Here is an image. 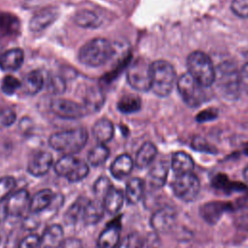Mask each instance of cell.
I'll list each match as a JSON object with an SVG mask.
<instances>
[{
	"instance_id": "6da1fadb",
	"label": "cell",
	"mask_w": 248,
	"mask_h": 248,
	"mask_svg": "<svg viewBox=\"0 0 248 248\" xmlns=\"http://www.w3.org/2000/svg\"><path fill=\"white\" fill-rule=\"evenodd\" d=\"M214 83H216L220 94L225 99L230 101L238 99L242 89L240 72L233 63L225 61L216 68Z\"/></svg>"
},
{
	"instance_id": "7a4b0ae2",
	"label": "cell",
	"mask_w": 248,
	"mask_h": 248,
	"mask_svg": "<svg viewBox=\"0 0 248 248\" xmlns=\"http://www.w3.org/2000/svg\"><path fill=\"white\" fill-rule=\"evenodd\" d=\"M87 140V131L79 127L52 134L48 139V143L56 151L65 155H74L85 146Z\"/></svg>"
},
{
	"instance_id": "3957f363",
	"label": "cell",
	"mask_w": 248,
	"mask_h": 248,
	"mask_svg": "<svg viewBox=\"0 0 248 248\" xmlns=\"http://www.w3.org/2000/svg\"><path fill=\"white\" fill-rule=\"evenodd\" d=\"M114 54L112 44L105 38H95L83 45L78 52L79 61L88 67H100Z\"/></svg>"
},
{
	"instance_id": "277c9868",
	"label": "cell",
	"mask_w": 248,
	"mask_h": 248,
	"mask_svg": "<svg viewBox=\"0 0 248 248\" xmlns=\"http://www.w3.org/2000/svg\"><path fill=\"white\" fill-rule=\"evenodd\" d=\"M188 74L200 84L208 88L215 81V72L211 59L202 51L196 50L190 53L186 60Z\"/></svg>"
},
{
	"instance_id": "5b68a950",
	"label": "cell",
	"mask_w": 248,
	"mask_h": 248,
	"mask_svg": "<svg viewBox=\"0 0 248 248\" xmlns=\"http://www.w3.org/2000/svg\"><path fill=\"white\" fill-rule=\"evenodd\" d=\"M176 75L170 63L157 60L151 63V90L159 97H167L172 90Z\"/></svg>"
},
{
	"instance_id": "8992f818",
	"label": "cell",
	"mask_w": 248,
	"mask_h": 248,
	"mask_svg": "<svg viewBox=\"0 0 248 248\" xmlns=\"http://www.w3.org/2000/svg\"><path fill=\"white\" fill-rule=\"evenodd\" d=\"M206 87L200 84L188 73L177 79V90L183 102L190 108H197L207 100Z\"/></svg>"
},
{
	"instance_id": "52a82bcc",
	"label": "cell",
	"mask_w": 248,
	"mask_h": 248,
	"mask_svg": "<svg viewBox=\"0 0 248 248\" xmlns=\"http://www.w3.org/2000/svg\"><path fill=\"white\" fill-rule=\"evenodd\" d=\"M127 81L138 91L151 90V64L143 58H138L128 68Z\"/></svg>"
},
{
	"instance_id": "ba28073f",
	"label": "cell",
	"mask_w": 248,
	"mask_h": 248,
	"mask_svg": "<svg viewBox=\"0 0 248 248\" xmlns=\"http://www.w3.org/2000/svg\"><path fill=\"white\" fill-rule=\"evenodd\" d=\"M171 189L179 200L190 202L197 199L201 190V183L193 172L184 173L174 178L171 183Z\"/></svg>"
},
{
	"instance_id": "9c48e42d",
	"label": "cell",
	"mask_w": 248,
	"mask_h": 248,
	"mask_svg": "<svg viewBox=\"0 0 248 248\" xmlns=\"http://www.w3.org/2000/svg\"><path fill=\"white\" fill-rule=\"evenodd\" d=\"M49 108L55 115L63 119H78L88 113L83 104L63 98L52 99Z\"/></svg>"
},
{
	"instance_id": "30bf717a",
	"label": "cell",
	"mask_w": 248,
	"mask_h": 248,
	"mask_svg": "<svg viewBox=\"0 0 248 248\" xmlns=\"http://www.w3.org/2000/svg\"><path fill=\"white\" fill-rule=\"evenodd\" d=\"M176 221V211L170 205H165L156 211L150 217V226L157 233L169 232Z\"/></svg>"
},
{
	"instance_id": "8fae6325",
	"label": "cell",
	"mask_w": 248,
	"mask_h": 248,
	"mask_svg": "<svg viewBox=\"0 0 248 248\" xmlns=\"http://www.w3.org/2000/svg\"><path fill=\"white\" fill-rule=\"evenodd\" d=\"M30 196L26 189H20L10 196L5 204L6 214L12 217H20L27 210L30 205Z\"/></svg>"
},
{
	"instance_id": "7c38bea8",
	"label": "cell",
	"mask_w": 248,
	"mask_h": 248,
	"mask_svg": "<svg viewBox=\"0 0 248 248\" xmlns=\"http://www.w3.org/2000/svg\"><path fill=\"white\" fill-rule=\"evenodd\" d=\"M229 210H232V205L229 202H208L200 206V215L207 224L215 225Z\"/></svg>"
},
{
	"instance_id": "4fadbf2b",
	"label": "cell",
	"mask_w": 248,
	"mask_h": 248,
	"mask_svg": "<svg viewBox=\"0 0 248 248\" xmlns=\"http://www.w3.org/2000/svg\"><path fill=\"white\" fill-rule=\"evenodd\" d=\"M52 155L46 151L36 152L27 164V171L36 177L43 176L48 172L52 166Z\"/></svg>"
},
{
	"instance_id": "5bb4252c",
	"label": "cell",
	"mask_w": 248,
	"mask_h": 248,
	"mask_svg": "<svg viewBox=\"0 0 248 248\" xmlns=\"http://www.w3.org/2000/svg\"><path fill=\"white\" fill-rule=\"evenodd\" d=\"M121 225L119 220L108 224L99 234L96 248H117L120 242Z\"/></svg>"
},
{
	"instance_id": "9a60e30c",
	"label": "cell",
	"mask_w": 248,
	"mask_h": 248,
	"mask_svg": "<svg viewBox=\"0 0 248 248\" xmlns=\"http://www.w3.org/2000/svg\"><path fill=\"white\" fill-rule=\"evenodd\" d=\"M58 17V10L55 7H47L35 14L29 21V29L32 32H40L51 25Z\"/></svg>"
},
{
	"instance_id": "2e32d148",
	"label": "cell",
	"mask_w": 248,
	"mask_h": 248,
	"mask_svg": "<svg viewBox=\"0 0 248 248\" xmlns=\"http://www.w3.org/2000/svg\"><path fill=\"white\" fill-rule=\"evenodd\" d=\"M64 239L63 228L58 224L50 225L40 237V248H60Z\"/></svg>"
},
{
	"instance_id": "e0dca14e",
	"label": "cell",
	"mask_w": 248,
	"mask_h": 248,
	"mask_svg": "<svg viewBox=\"0 0 248 248\" xmlns=\"http://www.w3.org/2000/svg\"><path fill=\"white\" fill-rule=\"evenodd\" d=\"M169 172L168 163L165 161H159L152 166L147 175L148 186L154 190L161 189L167 181Z\"/></svg>"
},
{
	"instance_id": "ac0fdd59",
	"label": "cell",
	"mask_w": 248,
	"mask_h": 248,
	"mask_svg": "<svg viewBox=\"0 0 248 248\" xmlns=\"http://www.w3.org/2000/svg\"><path fill=\"white\" fill-rule=\"evenodd\" d=\"M134 165L135 162L132 157L129 154L124 153L113 160L109 167V171L115 179H123L131 173Z\"/></svg>"
},
{
	"instance_id": "d6986e66",
	"label": "cell",
	"mask_w": 248,
	"mask_h": 248,
	"mask_svg": "<svg viewBox=\"0 0 248 248\" xmlns=\"http://www.w3.org/2000/svg\"><path fill=\"white\" fill-rule=\"evenodd\" d=\"M24 60V53L21 48L8 49L0 55V68L4 71H16L19 69Z\"/></svg>"
},
{
	"instance_id": "ffe728a7",
	"label": "cell",
	"mask_w": 248,
	"mask_h": 248,
	"mask_svg": "<svg viewBox=\"0 0 248 248\" xmlns=\"http://www.w3.org/2000/svg\"><path fill=\"white\" fill-rule=\"evenodd\" d=\"M105 211L104 203L99 199L87 201L81 218L86 225H95L103 218Z\"/></svg>"
},
{
	"instance_id": "44dd1931",
	"label": "cell",
	"mask_w": 248,
	"mask_h": 248,
	"mask_svg": "<svg viewBox=\"0 0 248 248\" xmlns=\"http://www.w3.org/2000/svg\"><path fill=\"white\" fill-rule=\"evenodd\" d=\"M55 194L50 189H42L38 191L30 200L29 212L40 213L48 208L54 199Z\"/></svg>"
},
{
	"instance_id": "7402d4cb",
	"label": "cell",
	"mask_w": 248,
	"mask_h": 248,
	"mask_svg": "<svg viewBox=\"0 0 248 248\" xmlns=\"http://www.w3.org/2000/svg\"><path fill=\"white\" fill-rule=\"evenodd\" d=\"M124 198L125 194L122 192V190L113 186L103 199L105 210L109 214L118 213L123 206Z\"/></svg>"
},
{
	"instance_id": "603a6c76",
	"label": "cell",
	"mask_w": 248,
	"mask_h": 248,
	"mask_svg": "<svg viewBox=\"0 0 248 248\" xmlns=\"http://www.w3.org/2000/svg\"><path fill=\"white\" fill-rule=\"evenodd\" d=\"M170 167L172 170L177 174H184V173H190L193 171L195 164L192 159V157L183 152V151H177L173 153L171 157Z\"/></svg>"
},
{
	"instance_id": "cb8c5ba5",
	"label": "cell",
	"mask_w": 248,
	"mask_h": 248,
	"mask_svg": "<svg viewBox=\"0 0 248 248\" xmlns=\"http://www.w3.org/2000/svg\"><path fill=\"white\" fill-rule=\"evenodd\" d=\"M157 155V147L150 141L144 142L138 150L135 158V165L139 169L147 168Z\"/></svg>"
},
{
	"instance_id": "d4e9b609",
	"label": "cell",
	"mask_w": 248,
	"mask_h": 248,
	"mask_svg": "<svg viewBox=\"0 0 248 248\" xmlns=\"http://www.w3.org/2000/svg\"><path fill=\"white\" fill-rule=\"evenodd\" d=\"M113 124L107 118L99 119L92 127L93 137L100 142L105 144L113 137Z\"/></svg>"
},
{
	"instance_id": "484cf974",
	"label": "cell",
	"mask_w": 248,
	"mask_h": 248,
	"mask_svg": "<svg viewBox=\"0 0 248 248\" xmlns=\"http://www.w3.org/2000/svg\"><path fill=\"white\" fill-rule=\"evenodd\" d=\"M80 160L74 155H64L54 165V171L59 176L69 178L78 168Z\"/></svg>"
},
{
	"instance_id": "4316f807",
	"label": "cell",
	"mask_w": 248,
	"mask_h": 248,
	"mask_svg": "<svg viewBox=\"0 0 248 248\" xmlns=\"http://www.w3.org/2000/svg\"><path fill=\"white\" fill-rule=\"evenodd\" d=\"M144 194V181L139 177L131 178L125 189V198L130 204L138 203Z\"/></svg>"
},
{
	"instance_id": "83f0119b",
	"label": "cell",
	"mask_w": 248,
	"mask_h": 248,
	"mask_svg": "<svg viewBox=\"0 0 248 248\" xmlns=\"http://www.w3.org/2000/svg\"><path fill=\"white\" fill-rule=\"evenodd\" d=\"M74 22L82 28H98L101 24V19L99 16L88 10H81L75 14L73 17Z\"/></svg>"
},
{
	"instance_id": "f1b7e54d",
	"label": "cell",
	"mask_w": 248,
	"mask_h": 248,
	"mask_svg": "<svg viewBox=\"0 0 248 248\" xmlns=\"http://www.w3.org/2000/svg\"><path fill=\"white\" fill-rule=\"evenodd\" d=\"M88 200H86L83 197L78 198V200H76L67 209L65 215H64V221L66 222L67 225L71 226V225H75L78 220L82 217V212H83V208L86 204Z\"/></svg>"
},
{
	"instance_id": "f546056e",
	"label": "cell",
	"mask_w": 248,
	"mask_h": 248,
	"mask_svg": "<svg viewBox=\"0 0 248 248\" xmlns=\"http://www.w3.org/2000/svg\"><path fill=\"white\" fill-rule=\"evenodd\" d=\"M44 85V77L38 70L31 71L24 79V88L27 94L35 95L41 91Z\"/></svg>"
},
{
	"instance_id": "4dcf8cb0",
	"label": "cell",
	"mask_w": 248,
	"mask_h": 248,
	"mask_svg": "<svg viewBox=\"0 0 248 248\" xmlns=\"http://www.w3.org/2000/svg\"><path fill=\"white\" fill-rule=\"evenodd\" d=\"M141 101L139 96L129 94L123 96L117 103V109L122 113H134L140 109Z\"/></svg>"
},
{
	"instance_id": "1f68e13d",
	"label": "cell",
	"mask_w": 248,
	"mask_h": 248,
	"mask_svg": "<svg viewBox=\"0 0 248 248\" xmlns=\"http://www.w3.org/2000/svg\"><path fill=\"white\" fill-rule=\"evenodd\" d=\"M109 156V149L103 143L94 146L87 155L88 163L93 167L103 165Z\"/></svg>"
},
{
	"instance_id": "d6a6232c",
	"label": "cell",
	"mask_w": 248,
	"mask_h": 248,
	"mask_svg": "<svg viewBox=\"0 0 248 248\" xmlns=\"http://www.w3.org/2000/svg\"><path fill=\"white\" fill-rule=\"evenodd\" d=\"M104 103V96L100 90L92 89L90 90L86 97L84 98L83 106L87 109V111H95L98 110Z\"/></svg>"
},
{
	"instance_id": "836d02e7",
	"label": "cell",
	"mask_w": 248,
	"mask_h": 248,
	"mask_svg": "<svg viewBox=\"0 0 248 248\" xmlns=\"http://www.w3.org/2000/svg\"><path fill=\"white\" fill-rule=\"evenodd\" d=\"M233 222L239 230L248 232V203H242L233 209Z\"/></svg>"
},
{
	"instance_id": "e575fe53",
	"label": "cell",
	"mask_w": 248,
	"mask_h": 248,
	"mask_svg": "<svg viewBox=\"0 0 248 248\" xmlns=\"http://www.w3.org/2000/svg\"><path fill=\"white\" fill-rule=\"evenodd\" d=\"M144 240L142 236L136 232L126 234L122 240H120L117 248H143Z\"/></svg>"
},
{
	"instance_id": "d590c367",
	"label": "cell",
	"mask_w": 248,
	"mask_h": 248,
	"mask_svg": "<svg viewBox=\"0 0 248 248\" xmlns=\"http://www.w3.org/2000/svg\"><path fill=\"white\" fill-rule=\"evenodd\" d=\"M112 187L113 185L109 178L107 176H100L93 184V193L99 200L104 199Z\"/></svg>"
},
{
	"instance_id": "8d00e7d4",
	"label": "cell",
	"mask_w": 248,
	"mask_h": 248,
	"mask_svg": "<svg viewBox=\"0 0 248 248\" xmlns=\"http://www.w3.org/2000/svg\"><path fill=\"white\" fill-rule=\"evenodd\" d=\"M16 184V179L13 176H3L0 178V202L10 196Z\"/></svg>"
},
{
	"instance_id": "74e56055",
	"label": "cell",
	"mask_w": 248,
	"mask_h": 248,
	"mask_svg": "<svg viewBox=\"0 0 248 248\" xmlns=\"http://www.w3.org/2000/svg\"><path fill=\"white\" fill-rule=\"evenodd\" d=\"M21 82L14 76L8 75L4 77L1 82V89L6 95H13L20 87Z\"/></svg>"
},
{
	"instance_id": "f35d334b",
	"label": "cell",
	"mask_w": 248,
	"mask_h": 248,
	"mask_svg": "<svg viewBox=\"0 0 248 248\" xmlns=\"http://www.w3.org/2000/svg\"><path fill=\"white\" fill-rule=\"evenodd\" d=\"M47 90L53 95L62 94L66 90V81L60 76H51L47 82Z\"/></svg>"
},
{
	"instance_id": "ab89813d",
	"label": "cell",
	"mask_w": 248,
	"mask_h": 248,
	"mask_svg": "<svg viewBox=\"0 0 248 248\" xmlns=\"http://www.w3.org/2000/svg\"><path fill=\"white\" fill-rule=\"evenodd\" d=\"M231 8L235 16L248 18V0H232Z\"/></svg>"
},
{
	"instance_id": "60d3db41",
	"label": "cell",
	"mask_w": 248,
	"mask_h": 248,
	"mask_svg": "<svg viewBox=\"0 0 248 248\" xmlns=\"http://www.w3.org/2000/svg\"><path fill=\"white\" fill-rule=\"evenodd\" d=\"M192 147L198 151L207 152V153H216V149L211 146L203 138L195 137L192 141Z\"/></svg>"
},
{
	"instance_id": "b9f144b4",
	"label": "cell",
	"mask_w": 248,
	"mask_h": 248,
	"mask_svg": "<svg viewBox=\"0 0 248 248\" xmlns=\"http://www.w3.org/2000/svg\"><path fill=\"white\" fill-rule=\"evenodd\" d=\"M18 248H40V236L35 233L26 235L19 242Z\"/></svg>"
},
{
	"instance_id": "7bdbcfd3",
	"label": "cell",
	"mask_w": 248,
	"mask_h": 248,
	"mask_svg": "<svg viewBox=\"0 0 248 248\" xmlns=\"http://www.w3.org/2000/svg\"><path fill=\"white\" fill-rule=\"evenodd\" d=\"M36 215H37V213H31L30 215L24 217V219L22 221V228L25 231L32 232L39 227L41 221H40L39 217H37Z\"/></svg>"
},
{
	"instance_id": "ee69618b",
	"label": "cell",
	"mask_w": 248,
	"mask_h": 248,
	"mask_svg": "<svg viewBox=\"0 0 248 248\" xmlns=\"http://www.w3.org/2000/svg\"><path fill=\"white\" fill-rule=\"evenodd\" d=\"M218 116V111L215 108H206L197 114L196 119L198 122H206L215 119Z\"/></svg>"
},
{
	"instance_id": "f6af8a7d",
	"label": "cell",
	"mask_w": 248,
	"mask_h": 248,
	"mask_svg": "<svg viewBox=\"0 0 248 248\" xmlns=\"http://www.w3.org/2000/svg\"><path fill=\"white\" fill-rule=\"evenodd\" d=\"M16 120V113L10 108H3L0 113V122L4 126L12 125Z\"/></svg>"
},
{
	"instance_id": "bcb514c9",
	"label": "cell",
	"mask_w": 248,
	"mask_h": 248,
	"mask_svg": "<svg viewBox=\"0 0 248 248\" xmlns=\"http://www.w3.org/2000/svg\"><path fill=\"white\" fill-rule=\"evenodd\" d=\"M60 248H84V246L79 238L67 237L62 242Z\"/></svg>"
},
{
	"instance_id": "7dc6e473",
	"label": "cell",
	"mask_w": 248,
	"mask_h": 248,
	"mask_svg": "<svg viewBox=\"0 0 248 248\" xmlns=\"http://www.w3.org/2000/svg\"><path fill=\"white\" fill-rule=\"evenodd\" d=\"M240 72V83H241V88L248 93V63H246Z\"/></svg>"
},
{
	"instance_id": "c3c4849f",
	"label": "cell",
	"mask_w": 248,
	"mask_h": 248,
	"mask_svg": "<svg viewBox=\"0 0 248 248\" xmlns=\"http://www.w3.org/2000/svg\"><path fill=\"white\" fill-rule=\"evenodd\" d=\"M243 177H244V179L246 180V181H248V166L244 169V170H243Z\"/></svg>"
},
{
	"instance_id": "681fc988",
	"label": "cell",
	"mask_w": 248,
	"mask_h": 248,
	"mask_svg": "<svg viewBox=\"0 0 248 248\" xmlns=\"http://www.w3.org/2000/svg\"><path fill=\"white\" fill-rule=\"evenodd\" d=\"M2 110H3V108H1V107H0V113H1V112H2Z\"/></svg>"
},
{
	"instance_id": "f907efd6",
	"label": "cell",
	"mask_w": 248,
	"mask_h": 248,
	"mask_svg": "<svg viewBox=\"0 0 248 248\" xmlns=\"http://www.w3.org/2000/svg\"><path fill=\"white\" fill-rule=\"evenodd\" d=\"M0 242H1V236H0Z\"/></svg>"
}]
</instances>
